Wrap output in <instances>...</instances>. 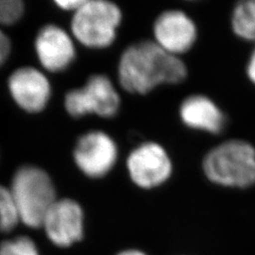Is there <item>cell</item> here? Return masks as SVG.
Listing matches in <instances>:
<instances>
[{
  "label": "cell",
  "instance_id": "18",
  "mask_svg": "<svg viewBox=\"0 0 255 255\" xmlns=\"http://www.w3.org/2000/svg\"><path fill=\"white\" fill-rule=\"evenodd\" d=\"M84 2L85 0H58L55 1V4L58 8L74 13L82 7Z\"/></svg>",
  "mask_w": 255,
  "mask_h": 255
},
{
  "label": "cell",
  "instance_id": "19",
  "mask_svg": "<svg viewBox=\"0 0 255 255\" xmlns=\"http://www.w3.org/2000/svg\"><path fill=\"white\" fill-rule=\"evenodd\" d=\"M246 70L248 78L250 79L251 82L255 84V49L250 56Z\"/></svg>",
  "mask_w": 255,
  "mask_h": 255
},
{
  "label": "cell",
  "instance_id": "4",
  "mask_svg": "<svg viewBox=\"0 0 255 255\" xmlns=\"http://www.w3.org/2000/svg\"><path fill=\"white\" fill-rule=\"evenodd\" d=\"M123 14L119 5L108 0H85L71 19V34L91 49L112 46L118 36Z\"/></svg>",
  "mask_w": 255,
  "mask_h": 255
},
{
  "label": "cell",
  "instance_id": "13",
  "mask_svg": "<svg viewBox=\"0 0 255 255\" xmlns=\"http://www.w3.org/2000/svg\"><path fill=\"white\" fill-rule=\"evenodd\" d=\"M231 24L237 36L255 42V0L238 2L233 9Z\"/></svg>",
  "mask_w": 255,
  "mask_h": 255
},
{
  "label": "cell",
  "instance_id": "6",
  "mask_svg": "<svg viewBox=\"0 0 255 255\" xmlns=\"http://www.w3.org/2000/svg\"><path fill=\"white\" fill-rule=\"evenodd\" d=\"M127 171L131 182L142 189H153L167 182L173 164L164 146L156 142H145L128 155Z\"/></svg>",
  "mask_w": 255,
  "mask_h": 255
},
{
  "label": "cell",
  "instance_id": "12",
  "mask_svg": "<svg viewBox=\"0 0 255 255\" xmlns=\"http://www.w3.org/2000/svg\"><path fill=\"white\" fill-rule=\"evenodd\" d=\"M179 116L186 127L212 134L220 133L226 124L225 115L217 103L201 94L185 98L181 103Z\"/></svg>",
  "mask_w": 255,
  "mask_h": 255
},
{
  "label": "cell",
  "instance_id": "9",
  "mask_svg": "<svg viewBox=\"0 0 255 255\" xmlns=\"http://www.w3.org/2000/svg\"><path fill=\"white\" fill-rule=\"evenodd\" d=\"M84 215L80 203L71 199L55 201L44 219L43 228L48 239L61 248L72 246L82 240Z\"/></svg>",
  "mask_w": 255,
  "mask_h": 255
},
{
  "label": "cell",
  "instance_id": "10",
  "mask_svg": "<svg viewBox=\"0 0 255 255\" xmlns=\"http://www.w3.org/2000/svg\"><path fill=\"white\" fill-rule=\"evenodd\" d=\"M74 40L72 34L54 24L42 27L35 39V51L41 65L53 73L67 69L76 58Z\"/></svg>",
  "mask_w": 255,
  "mask_h": 255
},
{
  "label": "cell",
  "instance_id": "7",
  "mask_svg": "<svg viewBox=\"0 0 255 255\" xmlns=\"http://www.w3.org/2000/svg\"><path fill=\"white\" fill-rule=\"evenodd\" d=\"M74 162L82 174L91 179L108 175L119 158L117 143L102 130H90L80 137L74 146Z\"/></svg>",
  "mask_w": 255,
  "mask_h": 255
},
{
  "label": "cell",
  "instance_id": "1",
  "mask_svg": "<svg viewBox=\"0 0 255 255\" xmlns=\"http://www.w3.org/2000/svg\"><path fill=\"white\" fill-rule=\"evenodd\" d=\"M118 77L125 91L146 95L160 85L183 82L187 67L180 57L169 54L153 41H141L122 52Z\"/></svg>",
  "mask_w": 255,
  "mask_h": 255
},
{
  "label": "cell",
  "instance_id": "20",
  "mask_svg": "<svg viewBox=\"0 0 255 255\" xmlns=\"http://www.w3.org/2000/svg\"><path fill=\"white\" fill-rule=\"evenodd\" d=\"M118 255H146L144 253L137 251V250H127L119 253Z\"/></svg>",
  "mask_w": 255,
  "mask_h": 255
},
{
  "label": "cell",
  "instance_id": "2",
  "mask_svg": "<svg viewBox=\"0 0 255 255\" xmlns=\"http://www.w3.org/2000/svg\"><path fill=\"white\" fill-rule=\"evenodd\" d=\"M202 170L210 182L224 187L248 188L255 184V148L233 139L213 147L204 156Z\"/></svg>",
  "mask_w": 255,
  "mask_h": 255
},
{
  "label": "cell",
  "instance_id": "5",
  "mask_svg": "<svg viewBox=\"0 0 255 255\" xmlns=\"http://www.w3.org/2000/svg\"><path fill=\"white\" fill-rule=\"evenodd\" d=\"M120 95L114 82L103 74H95L80 87L65 95L64 107L75 119L95 115L111 119L119 113Z\"/></svg>",
  "mask_w": 255,
  "mask_h": 255
},
{
  "label": "cell",
  "instance_id": "14",
  "mask_svg": "<svg viewBox=\"0 0 255 255\" xmlns=\"http://www.w3.org/2000/svg\"><path fill=\"white\" fill-rule=\"evenodd\" d=\"M20 221L10 190L0 184V232H10Z\"/></svg>",
  "mask_w": 255,
  "mask_h": 255
},
{
  "label": "cell",
  "instance_id": "16",
  "mask_svg": "<svg viewBox=\"0 0 255 255\" xmlns=\"http://www.w3.org/2000/svg\"><path fill=\"white\" fill-rule=\"evenodd\" d=\"M24 10V3L20 0H0V24H15L23 16Z\"/></svg>",
  "mask_w": 255,
  "mask_h": 255
},
{
  "label": "cell",
  "instance_id": "15",
  "mask_svg": "<svg viewBox=\"0 0 255 255\" xmlns=\"http://www.w3.org/2000/svg\"><path fill=\"white\" fill-rule=\"evenodd\" d=\"M0 255H40L33 240L19 237L3 241L0 244Z\"/></svg>",
  "mask_w": 255,
  "mask_h": 255
},
{
  "label": "cell",
  "instance_id": "8",
  "mask_svg": "<svg viewBox=\"0 0 255 255\" xmlns=\"http://www.w3.org/2000/svg\"><path fill=\"white\" fill-rule=\"evenodd\" d=\"M153 42L169 54L180 57L191 49L198 39L194 20L180 9H167L153 24Z\"/></svg>",
  "mask_w": 255,
  "mask_h": 255
},
{
  "label": "cell",
  "instance_id": "11",
  "mask_svg": "<svg viewBox=\"0 0 255 255\" xmlns=\"http://www.w3.org/2000/svg\"><path fill=\"white\" fill-rule=\"evenodd\" d=\"M9 93L22 109L28 113H40L51 98V85L46 75L34 67L16 69L8 81Z\"/></svg>",
  "mask_w": 255,
  "mask_h": 255
},
{
  "label": "cell",
  "instance_id": "17",
  "mask_svg": "<svg viewBox=\"0 0 255 255\" xmlns=\"http://www.w3.org/2000/svg\"><path fill=\"white\" fill-rule=\"evenodd\" d=\"M10 52V42L8 36L0 29V66L6 62Z\"/></svg>",
  "mask_w": 255,
  "mask_h": 255
},
{
  "label": "cell",
  "instance_id": "3",
  "mask_svg": "<svg viewBox=\"0 0 255 255\" xmlns=\"http://www.w3.org/2000/svg\"><path fill=\"white\" fill-rule=\"evenodd\" d=\"M9 190L20 221L29 228L42 227L47 212L57 201L49 175L40 167L24 165L13 175Z\"/></svg>",
  "mask_w": 255,
  "mask_h": 255
}]
</instances>
